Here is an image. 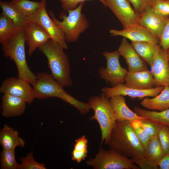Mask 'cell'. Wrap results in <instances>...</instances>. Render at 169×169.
I'll list each match as a JSON object with an SVG mask.
<instances>
[{
	"label": "cell",
	"mask_w": 169,
	"mask_h": 169,
	"mask_svg": "<svg viewBox=\"0 0 169 169\" xmlns=\"http://www.w3.org/2000/svg\"><path fill=\"white\" fill-rule=\"evenodd\" d=\"M61 3L62 7L64 11H68L69 10L76 8L81 3L88 1L93 0H58ZM106 7L104 0H98Z\"/></svg>",
	"instance_id": "37"
},
{
	"label": "cell",
	"mask_w": 169,
	"mask_h": 169,
	"mask_svg": "<svg viewBox=\"0 0 169 169\" xmlns=\"http://www.w3.org/2000/svg\"><path fill=\"white\" fill-rule=\"evenodd\" d=\"M22 29L2 13L0 16V43L3 45Z\"/></svg>",
	"instance_id": "26"
},
{
	"label": "cell",
	"mask_w": 169,
	"mask_h": 169,
	"mask_svg": "<svg viewBox=\"0 0 169 169\" xmlns=\"http://www.w3.org/2000/svg\"><path fill=\"white\" fill-rule=\"evenodd\" d=\"M38 49L46 57L54 79L64 87L71 85L73 83L70 77L69 59L64 49L51 39Z\"/></svg>",
	"instance_id": "3"
},
{
	"label": "cell",
	"mask_w": 169,
	"mask_h": 169,
	"mask_svg": "<svg viewBox=\"0 0 169 169\" xmlns=\"http://www.w3.org/2000/svg\"><path fill=\"white\" fill-rule=\"evenodd\" d=\"M167 17L161 16L151 8L139 15L138 23L160 39Z\"/></svg>",
	"instance_id": "17"
},
{
	"label": "cell",
	"mask_w": 169,
	"mask_h": 169,
	"mask_svg": "<svg viewBox=\"0 0 169 169\" xmlns=\"http://www.w3.org/2000/svg\"><path fill=\"white\" fill-rule=\"evenodd\" d=\"M117 50L119 55L125 59L128 67V71L136 72L148 70L146 62L126 38H123Z\"/></svg>",
	"instance_id": "15"
},
{
	"label": "cell",
	"mask_w": 169,
	"mask_h": 169,
	"mask_svg": "<svg viewBox=\"0 0 169 169\" xmlns=\"http://www.w3.org/2000/svg\"><path fill=\"white\" fill-rule=\"evenodd\" d=\"M46 5V0H41L37 11L28 17L30 21L37 23L47 32L52 40L58 43L64 49H68V47L65 35L49 16Z\"/></svg>",
	"instance_id": "8"
},
{
	"label": "cell",
	"mask_w": 169,
	"mask_h": 169,
	"mask_svg": "<svg viewBox=\"0 0 169 169\" xmlns=\"http://www.w3.org/2000/svg\"><path fill=\"white\" fill-rule=\"evenodd\" d=\"M140 120L142 127L150 138L158 135L161 125L147 118Z\"/></svg>",
	"instance_id": "34"
},
{
	"label": "cell",
	"mask_w": 169,
	"mask_h": 169,
	"mask_svg": "<svg viewBox=\"0 0 169 169\" xmlns=\"http://www.w3.org/2000/svg\"><path fill=\"white\" fill-rule=\"evenodd\" d=\"M24 36L28 46L27 54L29 56L48 40L49 35L37 23L30 21L23 29Z\"/></svg>",
	"instance_id": "13"
},
{
	"label": "cell",
	"mask_w": 169,
	"mask_h": 169,
	"mask_svg": "<svg viewBox=\"0 0 169 169\" xmlns=\"http://www.w3.org/2000/svg\"><path fill=\"white\" fill-rule=\"evenodd\" d=\"M106 7L113 12L124 28L138 23L139 15L127 0H104Z\"/></svg>",
	"instance_id": "12"
},
{
	"label": "cell",
	"mask_w": 169,
	"mask_h": 169,
	"mask_svg": "<svg viewBox=\"0 0 169 169\" xmlns=\"http://www.w3.org/2000/svg\"><path fill=\"white\" fill-rule=\"evenodd\" d=\"M159 169H169V153L166 154L157 164Z\"/></svg>",
	"instance_id": "40"
},
{
	"label": "cell",
	"mask_w": 169,
	"mask_h": 169,
	"mask_svg": "<svg viewBox=\"0 0 169 169\" xmlns=\"http://www.w3.org/2000/svg\"><path fill=\"white\" fill-rule=\"evenodd\" d=\"M23 30L2 45L3 56L13 60L18 71V77L25 80L33 86L36 80V75L31 71L26 59L25 43Z\"/></svg>",
	"instance_id": "4"
},
{
	"label": "cell",
	"mask_w": 169,
	"mask_h": 169,
	"mask_svg": "<svg viewBox=\"0 0 169 169\" xmlns=\"http://www.w3.org/2000/svg\"><path fill=\"white\" fill-rule=\"evenodd\" d=\"M158 136L164 153H169V125H161Z\"/></svg>",
	"instance_id": "35"
},
{
	"label": "cell",
	"mask_w": 169,
	"mask_h": 169,
	"mask_svg": "<svg viewBox=\"0 0 169 169\" xmlns=\"http://www.w3.org/2000/svg\"><path fill=\"white\" fill-rule=\"evenodd\" d=\"M0 143L3 149L15 150L17 146L24 147L25 142L18 131L5 125L0 131Z\"/></svg>",
	"instance_id": "21"
},
{
	"label": "cell",
	"mask_w": 169,
	"mask_h": 169,
	"mask_svg": "<svg viewBox=\"0 0 169 169\" xmlns=\"http://www.w3.org/2000/svg\"><path fill=\"white\" fill-rule=\"evenodd\" d=\"M133 110L139 116L146 118L160 125H169V108L157 112L142 109L135 106Z\"/></svg>",
	"instance_id": "27"
},
{
	"label": "cell",
	"mask_w": 169,
	"mask_h": 169,
	"mask_svg": "<svg viewBox=\"0 0 169 169\" xmlns=\"http://www.w3.org/2000/svg\"><path fill=\"white\" fill-rule=\"evenodd\" d=\"M159 39L161 47L167 51L169 49V16L166 18L165 25Z\"/></svg>",
	"instance_id": "38"
},
{
	"label": "cell",
	"mask_w": 169,
	"mask_h": 169,
	"mask_svg": "<svg viewBox=\"0 0 169 169\" xmlns=\"http://www.w3.org/2000/svg\"><path fill=\"white\" fill-rule=\"evenodd\" d=\"M21 162L18 169H46L45 164L37 162L33 156V151L28 153L25 157L19 158Z\"/></svg>",
	"instance_id": "31"
},
{
	"label": "cell",
	"mask_w": 169,
	"mask_h": 169,
	"mask_svg": "<svg viewBox=\"0 0 169 169\" xmlns=\"http://www.w3.org/2000/svg\"><path fill=\"white\" fill-rule=\"evenodd\" d=\"M113 108L116 121H132L141 120L146 118L139 116L131 110L127 105L125 98L117 95L110 98V100Z\"/></svg>",
	"instance_id": "20"
},
{
	"label": "cell",
	"mask_w": 169,
	"mask_h": 169,
	"mask_svg": "<svg viewBox=\"0 0 169 169\" xmlns=\"http://www.w3.org/2000/svg\"><path fill=\"white\" fill-rule=\"evenodd\" d=\"M26 103L25 101L20 98L3 94L2 97V115L6 118L21 115L25 110Z\"/></svg>",
	"instance_id": "19"
},
{
	"label": "cell",
	"mask_w": 169,
	"mask_h": 169,
	"mask_svg": "<svg viewBox=\"0 0 169 169\" xmlns=\"http://www.w3.org/2000/svg\"><path fill=\"white\" fill-rule=\"evenodd\" d=\"M102 54L106 58V67L105 68H99L98 73L100 77L109 83L112 87L124 83L128 70L121 66L118 50L113 52L104 51Z\"/></svg>",
	"instance_id": "9"
},
{
	"label": "cell",
	"mask_w": 169,
	"mask_h": 169,
	"mask_svg": "<svg viewBox=\"0 0 169 169\" xmlns=\"http://www.w3.org/2000/svg\"><path fill=\"white\" fill-rule=\"evenodd\" d=\"M157 14L163 17L169 16V0H156L151 8Z\"/></svg>",
	"instance_id": "36"
},
{
	"label": "cell",
	"mask_w": 169,
	"mask_h": 169,
	"mask_svg": "<svg viewBox=\"0 0 169 169\" xmlns=\"http://www.w3.org/2000/svg\"><path fill=\"white\" fill-rule=\"evenodd\" d=\"M109 32L112 36H122L131 42L147 41L157 44L160 43L158 38L138 23L128 26L122 30L111 29Z\"/></svg>",
	"instance_id": "14"
},
{
	"label": "cell",
	"mask_w": 169,
	"mask_h": 169,
	"mask_svg": "<svg viewBox=\"0 0 169 169\" xmlns=\"http://www.w3.org/2000/svg\"><path fill=\"white\" fill-rule=\"evenodd\" d=\"M88 103L90 109H93L94 112L90 120H96L100 125L101 133L100 146L104 141L105 144H108L116 121L110 100L102 93L100 96L90 97Z\"/></svg>",
	"instance_id": "5"
},
{
	"label": "cell",
	"mask_w": 169,
	"mask_h": 169,
	"mask_svg": "<svg viewBox=\"0 0 169 169\" xmlns=\"http://www.w3.org/2000/svg\"><path fill=\"white\" fill-rule=\"evenodd\" d=\"M10 2L19 11L27 16L34 14L40 4V1L29 0H12Z\"/></svg>",
	"instance_id": "29"
},
{
	"label": "cell",
	"mask_w": 169,
	"mask_h": 169,
	"mask_svg": "<svg viewBox=\"0 0 169 169\" xmlns=\"http://www.w3.org/2000/svg\"><path fill=\"white\" fill-rule=\"evenodd\" d=\"M164 87L160 86L148 90H140L128 88L123 83H120L111 87H103L101 89V91L102 93L108 99L117 95H127L132 99L136 98L142 99L157 95L163 90Z\"/></svg>",
	"instance_id": "11"
},
{
	"label": "cell",
	"mask_w": 169,
	"mask_h": 169,
	"mask_svg": "<svg viewBox=\"0 0 169 169\" xmlns=\"http://www.w3.org/2000/svg\"><path fill=\"white\" fill-rule=\"evenodd\" d=\"M31 84L28 81L18 77H10L3 82L0 92L18 97L30 104L35 98Z\"/></svg>",
	"instance_id": "10"
},
{
	"label": "cell",
	"mask_w": 169,
	"mask_h": 169,
	"mask_svg": "<svg viewBox=\"0 0 169 169\" xmlns=\"http://www.w3.org/2000/svg\"><path fill=\"white\" fill-rule=\"evenodd\" d=\"M166 54H167V57L168 58V59L169 60V49H168L166 51Z\"/></svg>",
	"instance_id": "41"
},
{
	"label": "cell",
	"mask_w": 169,
	"mask_h": 169,
	"mask_svg": "<svg viewBox=\"0 0 169 169\" xmlns=\"http://www.w3.org/2000/svg\"><path fill=\"white\" fill-rule=\"evenodd\" d=\"M0 6L2 13L10 18L17 27L22 30L30 21L28 16L19 11L10 2L0 0Z\"/></svg>",
	"instance_id": "25"
},
{
	"label": "cell",
	"mask_w": 169,
	"mask_h": 169,
	"mask_svg": "<svg viewBox=\"0 0 169 169\" xmlns=\"http://www.w3.org/2000/svg\"><path fill=\"white\" fill-rule=\"evenodd\" d=\"M110 149L131 158L143 156L144 148L129 121H116L108 144Z\"/></svg>",
	"instance_id": "1"
},
{
	"label": "cell",
	"mask_w": 169,
	"mask_h": 169,
	"mask_svg": "<svg viewBox=\"0 0 169 169\" xmlns=\"http://www.w3.org/2000/svg\"><path fill=\"white\" fill-rule=\"evenodd\" d=\"M133 5V9L138 15L151 8L156 0H127Z\"/></svg>",
	"instance_id": "33"
},
{
	"label": "cell",
	"mask_w": 169,
	"mask_h": 169,
	"mask_svg": "<svg viewBox=\"0 0 169 169\" xmlns=\"http://www.w3.org/2000/svg\"><path fill=\"white\" fill-rule=\"evenodd\" d=\"M85 2L80 3L75 9L68 11L66 16L61 13L60 21L55 17L52 10L49 11L50 16L57 26L64 33L67 43L75 42L78 40L81 33H84L89 27V23L82 10Z\"/></svg>",
	"instance_id": "6"
},
{
	"label": "cell",
	"mask_w": 169,
	"mask_h": 169,
	"mask_svg": "<svg viewBox=\"0 0 169 169\" xmlns=\"http://www.w3.org/2000/svg\"><path fill=\"white\" fill-rule=\"evenodd\" d=\"M124 84L130 88L146 90L154 88L155 83L152 72L146 70L136 72L128 71Z\"/></svg>",
	"instance_id": "18"
},
{
	"label": "cell",
	"mask_w": 169,
	"mask_h": 169,
	"mask_svg": "<svg viewBox=\"0 0 169 169\" xmlns=\"http://www.w3.org/2000/svg\"><path fill=\"white\" fill-rule=\"evenodd\" d=\"M131 44L140 57L151 68L161 48L160 44L147 41L131 42Z\"/></svg>",
	"instance_id": "22"
},
{
	"label": "cell",
	"mask_w": 169,
	"mask_h": 169,
	"mask_svg": "<svg viewBox=\"0 0 169 169\" xmlns=\"http://www.w3.org/2000/svg\"><path fill=\"white\" fill-rule=\"evenodd\" d=\"M88 140L85 135L75 140L74 149L72 152V159L78 163L85 160L87 156Z\"/></svg>",
	"instance_id": "28"
},
{
	"label": "cell",
	"mask_w": 169,
	"mask_h": 169,
	"mask_svg": "<svg viewBox=\"0 0 169 169\" xmlns=\"http://www.w3.org/2000/svg\"><path fill=\"white\" fill-rule=\"evenodd\" d=\"M151 68L156 87L169 86V60L166 51L161 47Z\"/></svg>",
	"instance_id": "16"
},
{
	"label": "cell",
	"mask_w": 169,
	"mask_h": 169,
	"mask_svg": "<svg viewBox=\"0 0 169 169\" xmlns=\"http://www.w3.org/2000/svg\"><path fill=\"white\" fill-rule=\"evenodd\" d=\"M140 104L148 110L161 111L169 109V86H165L160 94L153 98L145 97Z\"/></svg>",
	"instance_id": "23"
},
{
	"label": "cell",
	"mask_w": 169,
	"mask_h": 169,
	"mask_svg": "<svg viewBox=\"0 0 169 169\" xmlns=\"http://www.w3.org/2000/svg\"><path fill=\"white\" fill-rule=\"evenodd\" d=\"M33 87L35 98L42 100L59 98L76 108L83 115L86 114L90 109L88 103L81 102L69 94L51 74L46 72L37 74Z\"/></svg>",
	"instance_id": "2"
},
{
	"label": "cell",
	"mask_w": 169,
	"mask_h": 169,
	"mask_svg": "<svg viewBox=\"0 0 169 169\" xmlns=\"http://www.w3.org/2000/svg\"></svg>",
	"instance_id": "42"
},
{
	"label": "cell",
	"mask_w": 169,
	"mask_h": 169,
	"mask_svg": "<svg viewBox=\"0 0 169 169\" xmlns=\"http://www.w3.org/2000/svg\"><path fill=\"white\" fill-rule=\"evenodd\" d=\"M165 155L158 135L150 137L144 149V157L157 165Z\"/></svg>",
	"instance_id": "24"
},
{
	"label": "cell",
	"mask_w": 169,
	"mask_h": 169,
	"mask_svg": "<svg viewBox=\"0 0 169 169\" xmlns=\"http://www.w3.org/2000/svg\"><path fill=\"white\" fill-rule=\"evenodd\" d=\"M129 121L136 136L145 149L150 140L149 136L142 127L140 120Z\"/></svg>",
	"instance_id": "32"
},
{
	"label": "cell",
	"mask_w": 169,
	"mask_h": 169,
	"mask_svg": "<svg viewBox=\"0 0 169 169\" xmlns=\"http://www.w3.org/2000/svg\"><path fill=\"white\" fill-rule=\"evenodd\" d=\"M1 169H18L19 164L15 159V150L3 149L0 154Z\"/></svg>",
	"instance_id": "30"
},
{
	"label": "cell",
	"mask_w": 169,
	"mask_h": 169,
	"mask_svg": "<svg viewBox=\"0 0 169 169\" xmlns=\"http://www.w3.org/2000/svg\"><path fill=\"white\" fill-rule=\"evenodd\" d=\"M133 162L142 169H159L157 165L148 161L144 156L131 159Z\"/></svg>",
	"instance_id": "39"
},
{
	"label": "cell",
	"mask_w": 169,
	"mask_h": 169,
	"mask_svg": "<svg viewBox=\"0 0 169 169\" xmlns=\"http://www.w3.org/2000/svg\"><path fill=\"white\" fill-rule=\"evenodd\" d=\"M86 164L94 169H140L131 159L110 149L105 150L100 147L94 158L86 161Z\"/></svg>",
	"instance_id": "7"
}]
</instances>
